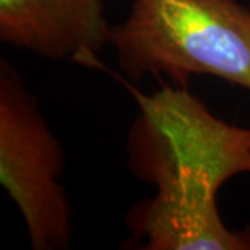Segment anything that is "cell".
<instances>
[{"label": "cell", "mask_w": 250, "mask_h": 250, "mask_svg": "<svg viewBox=\"0 0 250 250\" xmlns=\"http://www.w3.org/2000/svg\"><path fill=\"white\" fill-rule=\"evenodd\" d=\"M124 83L139 108L126 136L128 167L157 195L217 199L227 181L250 174V126L218 118L187 86L149 96Z\"/></svg>", "instance_id": "obj_1"}, {"label": "cell", "mask_w": 250, "mask_h": 250, "mask_svg": "<svg viewBox=\"0 0 250 250\" xmlns=\"http://www.w3.org/2000/svg\"><path fill=\"white\" fill-rule=\"evenodd\" d=\"M110 46L131 81L211 75L250 92V11L236 0H134Z\"/></svg>", "instance_id": "obj_2"}, {"label": "cell", "mask_w": 250, "mask_h": 250, "mask_svg": "<svg viewBox=\"0 0 250 250\" xmlns=\"http://www.w3.org/2000/svg\"><path fill=\"white\" fill-rule=\"evenodd\" d=\"M64 152L17 68L0 60V184L17 206L34 250L71 245L72 207L62 187Z\"/></svg>", "instance_id": "obj_3"}, {"label": "cell", "mask_w": 250, "mask_h": 250, "mask_svg": "<svg viewBox=\"0 0 250 250\" xmlns=\"http://www.w3.org/2000/svg\"><path fill=\"white\" fill-rule=\"evenodd\" d=\"M107 0H0V41L52 62L98 65L113 27Z\"/></svg>", "instance_id": "obj_4"}, {"label": "cell", "mask_w": 250, "mask_h": 250, "mask_svg": "<svg viewBox=\"0 0 250 250\" xmlns=\"http://www.w3.org/2000/svg\"><path fill=\"white\" fill-rule=\"evenodd\" d=\"M125 223L146 250H250V225L229 229L220 215L217 199L154 193L138 202Z\"/></svg>", "instance_id": "obj_5"}]
</instances>
